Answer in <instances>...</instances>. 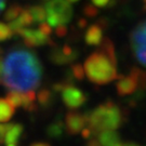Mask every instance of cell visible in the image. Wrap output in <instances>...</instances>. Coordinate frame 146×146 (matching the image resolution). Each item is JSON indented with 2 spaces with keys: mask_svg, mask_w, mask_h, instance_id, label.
I'll return each mask as SVG.
<instances>
[{
  "mask_svg": "<svg viewBox=\"0 0 146 146\" xmlns=\"http://www.w3.org/2000/svg\"><path fill=\"white\" fill-rule=\"evenodd\" d=\"M41 76V63L36 53L29 50H13L1 63L0 84L11 90H35L40 84Z\"/></svg>",
  "mask_w": 146,
  "mask_h": 146,
  "instance_id": "6da1fadb",
  "label": "cell"
},
{
  "mask_svg": "<svg viewBox=\"0 0 146 146\" xmlns=\"http://www.w3.org/2000/svg\"><path fill=\"white\" fill-rule=\"evenodd\" d=\"M84 115L87 118V125L91 129L93 135H98L104 130H115L119 128L123 120L119 107L110 101Z\"/></svg>",
  "mask_w": 146,
  "mask_h": 146,
  "instance_id": "7a4b0ae2",
  "label": "cell"
},
{
  "mask_svg": "<svg viewBox=\"0 0 146 146\" xmlns=\"http://www.w3.org/2000/svg\"><path fill=\"white\" fill-rule=\"evenodd\" d=\"M84 74L91 82L106 84L117 79L116 65H114L100 51L92 53L84 62Z\"/></svg>",
  "mask_w": 146,
  "mask_h": 146,
  "instance_id": "3957f363",
  "label": "cell"
},
{
  "mask_svg": "<svg viewBox=\"0 0 146 146\" xmlns=\"http://www.w3.org/2000/svg\"><path fill=\"white\" fill-rule=\"evenodd\" d=\"M44 10L48 23L53 27L65 25L73 17V8L67 0H49Z\"/></svg>",
  "mask_w": 146,
  "mask_h": 146,
  "instance_id": "277c9868",
  "label": "cell"
},
{
  "mask_svg": "<svg viewBox=\"0 0 146 146\" xmlns=\"http://www.w3.org/2000/svg\"><path fill=\"white\" fill-rule=\"evenodd\" d=\"M130 41L135 58L142 65L146 66V21L131 33Z\"/></svg>",
  "mask_w": 146,
  "mask_h": 146,
  "instance_id": "5b68a950",
  "label": "cell"
},
{
  "mask_svg": "<svg viewBox=\"0 0 146 146\" xmlns=\"http://www.w3.org/2000/svg\"><path fill=\"white\" fill-rule=\"evenodd\" d=\"M62 100L68 108L76 110L87 102L88 96L80 89L74 87L73 84H67L62 91Z\"/></svg>",
  "mask_w": 146,
  "mask_h": 146,
  "instance_id": "8992f818",
  "label": "cell"
},
{
  "mask_svg": "<svg viewBox=\"0 0 146 146\" xmlns=\"http://www.w3.org/2000/svg\"><path fill=\"white\" fill-rule=\"evenodd\" d=\"M20 36L23 37L25 46L29 48L44 46V44H48L50 40L49 36L42 34L39 29H31V28H25V27L21 31Z\"/></svg>",
  "mask_w": 146,
  "mask_h": 146,
  "instance_id": "52a82bcc",
  "label": "cell"
},
{
  "mask_svg": "<svg viewBox=\"0 0 146 146\" xmlns=\"http://www.w3.org/2000/svg\"><path fill=\"white\" fill-rule=\"evenodd\" d=\"M65 125L69 134H77L87 125L86 115L77 111H69L65 116Z\"/></svg>",
  "mask_w": 146,
  "mask_h": 146,
  "instance_id": "ba28073f",
  "label": "cell"
},
{
  "mask_svg": "<svg viewBox=\"0 0 146 146\" xmlns=\"http://www.w3.org/2000/svg\"><path fill=\"white\" fill-rule=\"evenodd\" d=\"M24 128L21 123H12L5 135L3 143L8 146H16L23 134Z\"/></svg>",
  "mask_w": 146,
  "mask_h": 146,
  "instance_id": "9c48e42d",
  "label": "cell"
},
{
  "mask_svg": "<svg viewBox=\"0 0 146 146\" xmlns=\"http://www.w3.org/2000/svg\"><path fill=\"white\" fill-rule=\"evenodd\" d=\"M120 80L116 84V89L119 95H129L135 92V90L137 89L135 80L132 78L131 76L129 77H120Z\"/></svg>",
  "mask_w": 146,
  "mask_h": 146,
  "instance_id": "30bf717a",
  "label": "cell"
},
{
  "mask_svg": "<svg viewBox=\"0 0 146 146\" xmlns=\"http://www.w3.org/2000/svg\"><path fill=\"white\" fill-rule=\"evenodd\" d=\"M98 140L102 145L106 146H120V135L114 130H104L100 132Z\"/></svg>",
  "mask_w": 146,
  "mask_h": 146,
  "instance_id": "8fae6325",
  "label": "cell"
},
{
  "mask_svg": "<svg viewBox=\"0 0 146 146\" xmlns=\"http://www.w3.org/2000/svg\"><path fill=\"white\" fill-rule=\"evenodd\" d=\"M99 50L101 53H103L106 58L110 60V62L113 63L114 65L117 64V58H116L115 54V47H114V43L113 41L108 39V38H102L101 42L99 43Z\"/></svg>",
  "mask_w": 146,
  "mask_h": 146,
  "instance_id": "7c38bea8",
  "label": "cell"
},
{
  "mask_svg": "<svg viewBox=\"0 0 146 146\" xmlns=\"http://www.w3.org/2000/svg\"><path fill=\"white\" fill-rule=\"evenodd\" d=\"M103 38V34H102V28L94 24L88 28V31L86 33V42L88 43L89 46H99V43L101 42Z\"/></svg>",
  "mask_w": 146,
  "mask_h": 146,
  "instance_id": "4fadbf2b",
  "label": "cell"
},
{
  "mask_svg": "<svg viewBox=\"0 0 146 146\" xmlns=\"http://www.w3.org/2000/svg\"><path fill=\"white\" fill-rule=\"evenodd\" d=\"M49 58L51 60V62L54 63V64H56V65H65V64H67V63H70V62H73V61H75V58H70V56L66 55L65 53H63L62 49L58 48L56 46L53 47V50L50 52Z\"/></svg>",
  "mask_w": 146,
  "mask_h": 146,
  "instance_id": "5bb4252c",
  "label": "cell"
},
{
  "mask_svg": "<svg viewBox=\"0 0 146 146\" xmlns=\"http://www.w3.org/2000/svg\"><path fill=\"white\" fill-rule=\"evenodd\" d=\"M14 106L7 99H0V122H7L14 115Z\"/></svg>",
  "mask_w": 146,
  "mask_h": 146,
  "instance_id": "9a60e30c",
  "label": "cell"
},
{
  "mask_svg": "<svg viewBox=\"0 0 146 146\" xmlns=\"http://www.w3.org/2000/svg\"><path fill=\"white\" fill-rule=\"evenodd\" d=\"M130 76L135 80L137 88L141 91L146 89V72L137 67H133L130 72Z\"/></svg>",
  "mask_w": 146,
  "mask_h": 146,
  "instance_id": "2e32d148",
  "label": "cell"
},
{
  "mask_svg": "<svg viewBox=\"0 0 146 146\" xmlns=\"http://www.w3.org/2000/svg\"><path fill=\"white\" fill-rule=\"evenodd\" d=\"M64 132V123L61 120H55L52 123L48 125L47 128V135L52 139H58L63 135Z\"/></svg>",
  "mask_w": 146,
  "mask_h": 146,
  "instance_id": "e0dca14e",
  "label": "cell"
},
{
  "mask_svg": "<svg viewBox=\"0 0 146 146\" xmlns=\"http://www.w3.org/2000/svg\"><path fill=\"white\" fill-rule=\"evenodd\" d=\"M27 10L29 11V13H31L34 22L41 23V22H43L46 20V10L42 8L41 5L29 7V8H27Z\"/></svg>",
  "mask_w": 146,
  "mask_h": 146,
  "instance_id": "ac0fdd59",
  "label": "cell"
},
{
  "mask_svg": "<svg viewBox=\"0 0 146 146\" xmlns=\"http://www.w3.org/2000/svg\"><path fill=\"white\" fill-rule=\"evenodd\" d=\"M53 100V94L50 90L48 89H42L41 91L38 93V101L39 104L41 105L42 107H49Z\"/></svg>",
  "mask_w": 146,
  "mask_h": 146,
  "instance_id": "d6986e66",
  "label": "cell"
},
{
  "mask_svg": "<svg viewBox=\"0 0 146 146\" xmlns=\"http://www.w3.org/2000/svg\"><path fill=\"white\" fill-rule=\"evenodd\" d=\"M7 100H8L14 107L22 106V102H23V93H20V91L12 90V91L8 92V94H7Z\"/></svg>",
  "mask_w": 146,
  "mask_h": 146,
  "instance_id": "ffe728a7",
  "label": "cell"
},
{
  "mask_svg": "<svg viewBox=\"0 0 146 146\" xmlns=\"http://www.w3.org/2000/svg\"><path fill=\"white\" fill-rule=\"evenodd\" d=\"M21 11H22V7H21V5H11L10 8H9L8 10L5 11L3 19H5V21H9V22L12 21V20H14V19H16L17 16L20 15Z\"/></svg>",
  "mask_w": 146,
  "mask_h": 146,
  "instance_id": "44dd1931",
  "label": "cell"
},
{
  "mask_svg": "<svg viewBox=\"0 0 146 146\" xmlns=\"http://www.w3.org/2000/svg\"><path fill=\"white\" fill-rule=\"evenodd\" d=\"M19 21L21 22V24L23 26H31V24L34 23V20H33V17H31V13H29V11L25 9V10H22L21 13H20V15L16 17Z\"/></svg>",
  "mask_w": 146,
  "mask_h": 146,
  "instance_id": "7402d4cb",
  "label": "cell"
},
{
  "mask_svg": "<svg viewBox=\"0 0 146 146\" xmlns=\"http://www.w3.org/2000/svg\"><path fill=\"white\" fill-rule=\"evenodd\" d=\"M70 73L73 75L74 79L77 80H82L84 78V68L80 64H75L70 68Z\"/></svg>",
  "mask_w": 146,
  "mask_h": 146,
  "instance_id": "603a6c76",
  "label": "cell"
},
{
  "mask_svg": "<svg viewBox=\"0 0 146 146\" xmlns=\"http://www.w3.org/2000/svg\"><path fill=\"white\" fill-rule=\"evenodd\" d=\"M13 35L9 25H5L0 22V41H5L7 39H10Z\"/></svg>",
  "mask_w": 146,
  "mask_h": 146,
  "instance_id": "cb8c5ba5",
  "label": "cell"
},
{
  "mask_svg": "<svg viewBox=\"0 0 146 146\" xmlns=\"http://www.w3.org/2000/svg\"><path fill=\"white\" fill-rule=\"evenodd\" d=\"M84 15L88 16V17H95L99 13V10L93 5H86L84 9Z\"/></svg>",
  "mask_w": 146,
  "mask_h": 146,
  "instance_id": "d4e9b609",
  "label": "cell"
},
{
  "mask_svg": "<svg viewBox=\"0 0 146 146\" xmlns=\"http://www.w3.org/2000/svg\"><path fill=\"white\" fill-rule=\"evenodd\" d=\"M38 29L41 31L42 34H44L46 36H50L52 33V26L49 23H40V25L38 27Z\"/></svg>",
  "mask_w": 146,
  "mask_h": 146,
  "instance_id": "484cf974",
  "label": "cell"
},
{
  "mask_svg": "<svg viewBox=\"0 0 146 146\" xmlns=\"http://www.w3.org/2000/svg\"><path fill=\"white\" fill-rule=\"evenodd\" d=\"M12 123H0V143H3L5 135Z\"/></svg>",
  "mask_w": 146,
  "mask_h": 146,
  "instance_id": "4316f807",
  "label": "cell"
},
{
  "mask_svg": "<svg viewBox=\"0 0 146 146\" xmlns=\"http://www.w3.org/2000/svg\"><path fill=\"white\" fill-rule=\"evenodd\" d=\"M55 34L58 35V37H64L66 36V34H67V27L64 26V25H58V26H55Z\"/></svg>",
  "mask_w": 146,
  "mask_h": 146,
  "instance_id": "83f0119b",
  "label": "cell"
},
{
  "mask_svg": "<svg viewBox=\"0 0 146 146\" xmlns=\"http://www.w3.org/2000/svg\"><path fill=\"white\" fill-rule=\"evenodd\" d=\"M96 25H99L102 29H106L108 25H110V21L106 19V17H101L98 20V23H96Z\"/></svg>",
  "mask_w": 146,
  "mask_h": 146,
  "instance_id": "f1b7e54d",
  "label": "cell"
},
{
  "mask_svg": "<svg viewBox=\"0 0 146 146\" xmlns=\"http://www.w3.org/2000/svg\"><path fill=\"white\" fill-rule=\"evenodd\" d=\"M91 1L94 5H96L99 8H104L110 3V0H91Z\"/></svg>",
  "mask_w": 146,
  "mask_h": 146,
  "instance_id": "f546056e",
  "label": "cell"
},
{
  "mask_svg": "<svg viewBox=\"0 0 146 146\" xmlns=\"http://www.w3.org/2000/svg\"><path fill=\"white\" fill-rule=\"evenodd\" d=\"M80 132H81V134H82V137H84V139H90V137H92V135H93L91 129L88 128V127H87V128H84Z\"/></svg>",
  "mask_w": 146,
  "mask_h": 146,
  "instance_id": "4dcf8cb0",
  "label": "cell"
},
{
  "mask_svg": "<svg viewBox=\"0 0 146 146\" xmlns=\"http://www.w3.org/2000/svg\"><path fill=\"white\" fill-rule=\"evenodd\" d=\"M88 145L90 146H100L101 143L99 142V140L96 137H90V140L88 142Z\"/></svg>",
  "mask_w": 146,
  "mask_h": 146,
  "instance_id": "1f68e13d",
  "label": "cell"
},
{
  "mask_svg": "<svg viewBox=\"0 0 146 146\" xmlns=\"http://www.w3.org/2000/svg\"><path fill=\"white\" fill-rule=\"evenodd\" d=\"M87 20L84 19V17H82V19H80L78 21V26H79V28H84V27L87 26Z\"/></svg>",
  "mask_w": 146,
  "mask_h": 146,
  "instance_id": "d6a6232c",
  "label": "cell"
},
{
  "mask_svg": "<svg viewBox=\"0 0 146 146\" xmlns=\"http://www.w3.org/2000/svg\"><path fill=\"white\" fill-rule=\"evenodd\" d=\"M31 146H49V143H46V142H36V143H33Z\"/></svg>",
  "mask_w": 146,
  "mask_h": 146,
  "instance_id": "836d02e7",
  "label": "cell"
},
{
  "mask_svg": "<svg viewBox=\"0 0 146 146\" xmlns=\"http://www.w3.org/2000/svg\"><path fill=\"white\" fill-rule=\"evenodd\" d=\"M5 8V0H0V12Z\"/></svg>",
  "mask_w": 146,
  "mask_h": 146,
  "instance_id": "e575fe53",
  "label": "cell"
},
{
  "mask_svg": "<svg viewBox=\"0 0 146 146\" xmlns=\"http://www.w3.org/2000/svg\"><path fill=\"white\" fill-rule=\"evenodd\" d=\"M69 3H76V2H78L79 0H67Z\"/></svg>",
  "mask_w": 146,
  "mask_h": 146,
  "instance_id": "d590c367",
  "label": "cell"
},
{
  "mask_svg": "<svg viewBox=\"0 0 146 146\" xmlns=\"http://www.w3.org/2000/svg\"><path fill=\"white\" fill-rule=\"evenodd\" d=\"M1 63H2V58H0V68H1Z\"/></svg>",
  "mask_w": 146,
  "mask_h": 146,
  "instance_id": "8d00e7d4",
  "label": "cell"
},
{
  "mask_svg": "<svg viewBox=\"0 0 146 146\" xmlns=\"http://www.w3.org/2000/svg\"><path fill=\"white\" fill-rule=\"evenodd\" d=\"M1 53H2V49L0 48V55H1Z\"/></svg>",
  "mask_w": 146,
  "mask_h": 146,
  "instance_id": "74e56055",
  "label": "cell"
},
{
  "mask_svg": "<svg viewBox=\"0 0 146 146\" xmlns=\"http://www.w3.org/2000/svg\"><path fill=\"white\" fill-rule=\"evenodd\" d=\"M47 1H49V0H47Z\"/></svg>",
  "mask_w": 146,
  "mask_h": 146,
  "instance_id": "f35d334b",
  "label": "cell"
},
{
  "mask_svg": "<svg viewBox=\"0 0 146 146\" xmlns=\"http://www.w3.org/2000/svg\"><path fill=\"white\" fill-rule=\"evenodd\" d=\"M145 1H146V0H145Z\"/></svg>",
  "mask_w": 146,
  "mask_h": 146,
  "instance_id": "ab89813d",
  "label": "cell"
}]
</instances>
